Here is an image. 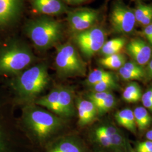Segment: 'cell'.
<instances>
[{
    "mask_svg": "<svg viewBox=\"0 0 152 152\" xmlns=\"http://www.w3.org/2000/svg\"><path fill=\"white\" fill-rule=\"evenodd\" d=\"M0 45V76L18 75L34 60L31 50L15 39Z\"/></svg>",
    "mask_w": 152,
    "mask_h": 152,
    "instance_id": "obj_1",
    "label": "cell"
},
{
    "mask_svg": "<svg viewBox=\"0 0 152 152\" xmlns=\"http://www.w3.org/2000/svg\"><path fill=\"white\" fill-rule=\"evenodd\" d=\"M61 23L47 16L28 23L26 32L34 45L39 50H47L57 44L62 37Z\"/></svg>",
    "mask_w": 152,
    "mask_h": 152,
    "instance_id": "obj_2",
    "label": "cell"
},
{
    "mask_svg": "<svg viewBox=\"0 0 152 152\" xmlns=\"http://www.w3.org/2000/svg\"><path fill=\"white\" fill-rule=\"evenodd\" d=\"M49 82L47 66L39 64L17 75L13 82V87L20 97L29 99L42 92Z\"/></svg>",
    "mask_w": 152,
    "mask_h": 152,
    "instance_id": "obj_3",
    "label": "cell"
},
{
    "mask_svg": "<svg viewBox=\"0 0 152 152\" xmlns=\"http://www.w3.org/2000/svg\"><path fill=\"white\" fill-rule=\"evenodd\" d=\"M25 122L34 135L43 140L50 136L61 126V121L48 112L36 107L27 109Z\"/></svg>",
    "mask_w": 152,
    "mask_h": 152,
    "instance_id": "obj_4",
    "label": "cell"
},
{
    "mask_svg": "<svg viewBox=\"0 0 152 152\" xmlns=\"http://www.w3.org/2000/svg\"><path fill=\"white\" fill-rule=\"evenodd\" d=\"M58 73L61 76H82L85 73V65L72 44L67 42L57 48L55 59Z\"/></svg>",
    "mask_w": 152,
    "mask_h": 152,
    "instance_id": "obj_5",
    "label": "cell"
},
{
    "mask_svg": "<svg viewBox=\"0 0 152 152\" xmlns=\"http://www.w3.org/2000/svg\"><path fill=\"white\" fill-rule=\"evenodd\" d=\"M10 104L0 90V152H15Z\"/></svg>",
    "mask_w": 152,
    "mask_h": 152,
    "instance_id": "obj_6",
    "label": "cell"
},
{
    "mask_svg": "<svg viewBox=\"0 0 152 152\" xmlns=\"http://www.w3.org/2000/svg\"><path fill=\"white\" fill-rule=\"evenodd\" d=\"M105 33L102 28L92 27L75 34V40L82 53L90 58L100 51L105 42Z\"/></svg>",
    "mask_w": 152,
    "mask_h": 152,
    "instance_id": "obj_7",
    "label": "cell"
},
{
    "mask_svg": "<svg viewBox=\"0 0 152 152\" xmlns=\"http://www.w3.org/2000/svg\"><path fill=\"white\" fill-rule=\"evenodd\" d=\"M110 23L115 32L130 34L136 23L134 10L121 2L115 3L110 14Z\"/></svg>",
    "mask_w": 152,
    "mask_h": 152,
    "instance_id": "obj_8",
    "label": "cell"
},
{
    "mask_svg": "<svg viewBox=\"0 0 152 152\" xmlns=\"http://www.w3.org/2000/svg\"><path fill=\"white\" fill-rule=\"evenodd\" d=\"M24 0H0V33L7 32L22 13Z\"/></svg>",
    "mask_w": 152,
    "mask_h": 152,
    "instance_id": "obj_9",
    "label": "cell"
},
{
    "mask_svg": "<svg viewBox=\"0 0 152 152\" xmlns=\"http://www.w3.org/2000/svg\"><path fill=\"white\" fill-rule=\"evenodd\" d=\"M99 17L98 11L82 9L70 11L68 14L67 22L71 32L74 34L92 27Z\"/></svg>",
    "mask_w": 152,
    "mask_h": 152,
    "instance_id": "obj_10",
    "label": "cell"
},
{
    "mask_svg": "<svg viewBox=\"0 0 152 152\" xmlns=\"http://www.w3.org/2000/svg\"><path fill=\"white\" fill-rule=\"evenodd\" d=\"M126 49L128 54L139 65H145L149 62L152 56V48L142 39H132L127 44Z\"/></svg>",
    "mask_w": 152,
    "mask_h": 152,
    "instance_id": "obj_11",
    "label": "cell"
},
{
    "mask_svg": "<svg viewBox=\"0 0 152 152\" xmlns=\"http://www.w3.org/2000/svg\"><path fill=\"white\" fill-rule=\"evenodd\" d=\"M34 11L46 16L59 15L68 12V7L60 0H30Z\"/></svg>",
    "mask_w": 152,
    "mask_h": 152,
    "instance_id": "obj_12",
    "label": "cell"
},
{
    "mask_svg": "<svg viewBox=\"0 0 152 152\" xmlns=\"http://www.w3.org/2000/svg\"><path fill=\"white\" fill-rule=\"evenodd\" d=\"M75 112L73 92L69 88L59 87L57 114L63 117H71Z\"/></svg>",
    "mask_w": 152,
    "mask_h": 152,
    "instance_id": "obj_13",
    "label": "cell"
},
{
    "mask_svg": "<svg viewBox=\"0 0 152 152\" xmlns=\"http://www.w3.org/2000/svg\"><path fill=\"white\" fill-rule=\"evenodd\" d=\"M78 123L81 126L90 124L95 118L98 113L95 104L90 100L78 99L77 102Z\"/></svg>",
    "mask_w": 152,
    "mask_h": 152,
    "instance_id": "obj_14",
    "label": "cell"
},
{
    "mask_svg": "<svg viewBox=\"0 0 152 152\" xmlns=\"http://www.w3.org/2000/svg\"><path fill=\"white\" fill-rule=\"evenodd\" d=\"M48 152H85L83 145L73 139H65L54 144Z\"/></svg>",
    "mask_w": 152,
    "mask_h": 152,
    "instance_id": "obj_15",
    "label": "cell"
},
{
    "mask_svg": "<svg viewBox=\"0 0 152 152\" xmlns=\"http://www.w3.org/2000/svg\"><path fill=\"white\" fill-rule=\"evenodd\" d=\"M115 118L119 125L131 132H135L136 125L134 112L130 109H125L117 112Z\"/></svg>",
    "mask_w": 152,
    "mask_h": 152,
    "instance_id": "obj_16",
    "label": "cell"
},
{
    "mask_svg": "<svg viewBox=\"0 0 152 152\" xmlns=\"http://www.w3.org/2000/svg\"><path fill=\"white\" fill-rule=\"evenodd\" d=\"M59 87L55 88L43 97L39 98L36 102V104L49 109L57 114L58 108Z\"/></svg>",
    "mask_w": 152,
    "mask_h": 152,
    "instance_id": "obj_17",
    "label": "cell"
},
{
    "mask_svg": "<svg viewBox=\"0 0 152 152\" xmlns=\"http://www.w3.org/2000/svg\"><path fill=\"white\" fill-rule=\"evenodd\" d=\"M126 42L124 38H113L105 42L100 50V52L104 56L111 55L120 54L124 49Z\"/></svg>",
    "mask_w": 152,
    "mask_h": 152,
    "instance_id": "obj_18",
    "label": "cell"
},
{
    "mask_svg": "<svg viewBox=\"0 0 152 152\" xmlns=\"http://www.w3.org/2000/svg\"><path fill=\"white\" fill-rule=\"evenodd\" d=\"M133 112L136 126L141 130H145L152 122V117L148 110L144 107H138Z\"/></svg>",
    "mask_w": 152,
    "mask_h": 152,
    "instance_id": "obj_19",
    "label": "cell"
},
{
    "mask_svg": "<svg viewBox=\"0 0 152 152\" xmlns=\"http://www.w3.org/2000/svg\"><path fill=\"white\" fill-rule=\"evenodd\" d=\"M100 64L110 69H119L126 63L124 55L121 54L111 55L104 56L99 60Z\"/></svg>",
    "mask_w": 152,
    "mask_h": 152,
    "instance_id": "obj_20",
    "label": "cell"
},
{
    "mask_svg": "<svg viewBox=\"0 0 152 152\" xmlns=\"http://www.w3.org/2000/svg\"><path fill=\"white\" fill-rule=\"evenodd\" d=\"M110 149L114 152H128V145L124 135L118 131L110 137Z\"/></svg>",
    "mask_w": 152,
    "mask_h": 152,
    "instance_id": "obj_21",
    "label": "cell"
},
{
    "mask_svg": "<svg viewBox=\"0 0 152 152\" xmlns=\"http://www.w3.org/2000/svg\"><path fill=\"white\" fill-rule=\"evenodd\" d=\"M112 78L114 77L110 72L103 69H95L89 74L86 82L88 85L92 86L100 82Z\"/></svg>",
    "mask_w": 152,
    "mask_h": 152,
    "instance_id": "obj_22",
    "label": "cell"
},
{
    "mask_svg": "<svg viewBox=\"0 0 152 152\" xmlns=\"http://www.w3.org/2000/svg\"><path fill=\"white\" fill-rule=\"evenodd\" d=\"M115 99L113 95L110 92L107 98L99 103L95 104L96 106L98 113L103 114L110 110L114 106Z\"/></svg>",
    "mask_w": 152,
    "mask_h": 152,
    "instance_id": "obj_23",
    "label": "cell"
},
{
    "mask_svg": "<svg viewBox=\"0 0 152 152\" xmlns=\"http://www.w3.org/2000/svg\"><path fill=\"white\" fill-rule=\"evenodd\" d=\"M116 87L117 85L114 78L100 82L92 86L94 92L109 91Z\"/></svg>",
    "mask_w": 152,
    "mask_h": 152,
    "instance_id": "obj_24",
    "label": "cell"
},
{
    "mask_svg": "<svg viewBox=\"0 0 152 152\" xmlns=\"http://www.w3.org/2000/svg\"><path fill=\"white\" fill-rule=\"evenodd\" d=\"M152 8V5H148L144 4L138 3L136 8L134 10L135 20L137 23H140L142 19Z\"/></svg>",
    "mask_w": 152,
    "mask_h": 152,
    "instance_id": "obj_25",
    "label": "cell"
},
{
    "mask_svg": "<svg viewBox=\"0 0 152 152\" xmlns=\"http://www.w3.org/2000/svg\"><path fill=\"white\" fill-rule=\"evenodd\" d=\"M119 74L122 78L126 81L137 80L142 79L144 77L140 75L126 69L124 66H122L119 69Z\"/></svg>",
    "mask_w": 152,
    "mask_h": 152,
    "instance_id": "obj_26",
    "label": "cell"
},
{
    "mask_svg": "<svg viewBox=\"0 0 152 152\" xmlns=\"http://www.w3.org/2000/svg\"><path fill=\"white\" fill-rule=\"evenodd\" d=\"M110 91L105 92H92L88 95L89 100L94 104L99 103L107 98Z\"/></svg>",
    "mask_w": 152,
    "mask_h": 152,
    "instance_id": "obj_27",
    "label": "cell"
},
{
    "mask_svg": "<svg viewBox=\"0 0 152 152\" xmlns=\"http://www.w3.org/2000/svg\"><path fill=\"white\" fill-rule=\"evenodd\" d=\"M141 100L144 108L149 109L152 112V87L142 95Z\"/></svg>",
    "mask_w": 152,
    "mask_h": 152,
    "instance_id": "obj_28",
    "label": "cell"
},
{
    "mask_svg": "<svg viewBox=\"0 0 152 152\" xmlns=\"http://www.w3.org/2000/svg\"><path fill=\"white\" fill-rule=\"evenodd\" d=\"M126 69L129 71L133 72L134 73L140 75L141 76H145V72L142 68L141 65H139L135 62H127L125 63V64L123 66Z\"/></svg>",
    "mask_w": 152,
    "mask_h": 152,
    "instance_id": "obj_29",
    "label": "cell"
},
{
    "mask_svg": "<svg viewBox=\"0 0 152 152\" xmlns=\"http://www.w3.org/2000/svg\"><path fill=\"white\" fill-rule=\"evenodd\" d=\"M122 96L125 101L128 103H136L141 100L142 95L134 94L125 90L123 92Z\"/></svg>",
    "mask_w": 152,
    "mask_h": 152,
    "instance_id": "obj_30",
    "label": "cell"
},
{
    "mask_svg": "<svg viewBox=\"0 0 152 152\" xmlns=\"http://www.w3.org/2000/svg\"><path fill=\"white\" fill-rule=\"evenodd\" d=\"M95 131L102 133L106 135L107 136L110 137L113 136L115 134H116L118 130L112 126H102L96 129Z\"/></svg>",
    "mask_w": 152,
    "mask_h": 152,
    "instance_id": "obj_31",
    "label": "cell"
},
{
    "mask_svg": "<svg viewBox=\"0 0 152 152\" xmlns=\"http://www.w3.org/2000/svg\"><path fill=\"white\" fill-rule=\"evenodd\" d=\"M136 152H152V141L139 142L136 148Z\"/></svg>",
    "mask_w": 152,
    "mask_h": 152,
    "instance_id": "obj_32",
    "label": "cell"
},
{
    "mask_svg": "<svg viewBox=\"0 0 152 152\" xmlns=\"http://www.w3.org/2000/svg\"><path fill=\"white\" fill-rule=\"evenodd\" d=\"M125 90L128 91L129 92H132L134 94L142 95L141 88L137 83L135 82H132L129 84Z\"/></svg>",
    "mask_w": 152,
    "mask_h": 152,
    "instance_id": "obj_33",
    "label": "cell"
},
{
    "mask_svg": "<svg viewBox=\"0 0 152 152\" xmlns=\"http://www.w3.org/2000/svg\"><path fill=\"white\" fill-rule=\"evenodd\" d=\"M139 24L143 27H146L152 24V8L145 15V16L142 19Z\"/></svg>",
    "mask_w": 152,
    "mask_h": 152,
    "instance_id": "obj_34",
    "label": "cell"
},
{
    "mask_svg": "<svg viewBox=\"0 0 152 152\" xmlns=\"http://www.w3.org/2000/svg\"><path fill=\"white\" fill-rule=\"evenodd\" d=\"M148 72L149 74L152 77V59L149 61V64H148Z\"/></svg>",
    "mask_w": 152,
    "mask_h": 152,
    "instance_id": "obj_35",
    "label": "cell"
},
{
    "mask_svg": "<svg viewBox=\"0 0 152 152\" xmlns=\"http://www.w3.org/2000/svg\"><path fill=\"white\" fill-rule=\"evenodd\" d=\"M145 136H146V138L148 140L152 141V130L148 131Z\"/></svg>",
    "mask_w": 152,
    "mask_h": 152,
    "instance_id": "obj_36",
    "label": "cell"
},
{
    "mask_svg": "<svg viewBox=\"0 0 152 152\" xmlns=\"http://www.w3.org/2000/svg\"><path fill=\"white\" fill-rule=\"evenodd\" d=\"M86 0H71V4H80Z\"/></svg>",
    "mask_w": 152,
    "mask_h": 152,
    "instance_id": "obj_37",
    "label": "cell"
},
{
    "mask_svg": "<svg viewBox=\"0 0 152 152\" xmlns=\"http://www.w3.org/2000/svg\"><path fill=\"white\" fill-rule=\"evenodd\" d=\"M63 1H64L67 4H71V0H63Z\"/></svg>",
    "mask_w": 152,
    "mask_h": 152,
    "instance_id": "obj_38",
    "label": "cell"
},
{
    "mask_svg": "<svg viewBox=\"0 0 152 152\" xmlns=\"http://www.w3.org/2000/svg\"><path fill=\"white\" fill-rule=\"evenodd\" d=\"M151 25H152V24H151Z\"/></svg>",
    "mask_w": 152,
    "mask_h": 152,
    "instance_id": "obj_39",
    "label": "cell"
}]
</instances>
